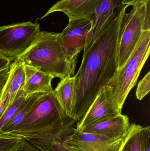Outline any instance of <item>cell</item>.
Wrapping results in <instances>:
<instances>
[{"mask_svg": "<svg viewBox=\"0 0 150 151\" xmlns=\"http://www.w3.org/2000/svg\"><path fill=\"white\" fill-rule=\"evenodd\" d=\"M127 5L119 10L108 26L83 50L81 66L74 79V101L70 119L79 121L117 70L120 29Z\"/></svg>", "mask_w": 150, "mask_h": 151, "instance_id": "cell-1", "label": "cell"}, {"mask_svg": "<svg viewBox=\"0 0 150 151\" xmlns=\"http://www.w3.org/2000/svg\"><path fill=\"white\" fill-rule=\"evenodd\" d=\"M17 60L54 78L63 79L75 74L76 65L66 57L60 33L41 31L32 46Z\"/></svg>", "mask_w": 150, "mask_h": 151, "instance_id": "cell-2", "label": "cell"}, {"mask_svg": "<svg viewBox=\"0 0 150 151\" xmlns=\"http://www.w3.org/2000/svg\"><path fill=\"white\" fill-rule=\"evenodd\" d=\"M66 118L53 90L41 94L24 119L7 136L29 138L61 125Z\"/></svg>", "mask_w": 150, "mask_h": 151, "instance_id": "cell-3", "label": "cell"}, {"mask_svg": "<svg viewBox=\"0 0 150 151\" xmlns=\"http://www.w3.org/2000/svg\"><path fill=\"white\" fill-rule=\"evenodd\" d=\"M150 49V29L143 30L136 47L124 65L116 70L108 83L121 110L129 93L136 84L149 55Z\"/></svg>", "mask_w": 150, "mask_h": 151, "instance_id": "cell-4", "label": "cell"}, {"mask_svg": "<svg viewBox=\"0 0 150 151\" xmlns=\"http://www.w3.org/2000/svg\"><path fill=\"white\" fill-rule=\"evenodd\" d=\"M132 6L129 13H125L120 29L117 70L124 65L136 47L143 30L150 29V1Z\"/></svg>", "mask_w": 150, "mask_h": 151, "instance_id": "cell-5", "label": "cell"}, {"mask_svg": "<svg viewBox=\"0 0 150 151\" xmlns=\"http://www.w3.org/2000/svg\"><path fill=\"white\" fill-rule=\"evenodd\" d=\"M41 31L40 24L31 21L0 26V55L17 60L32 46Z\"/></svg>", "mask_w": 150, "mask_h": 151, "instance_id": "cell-6", "label": "cell"}, {"mask_svg": "<svg viewBox=\"0 0 150 151\" xmlns=\"http://www.w3.org/2000/svg\"><path fill=\"white\" fill-rule=\"evenodd\" d=\"M121 112L112 88L107 85L101 90L84 115L77 123L76 128L81 130L119 116L122 114Z\"/></svg>", "mask_w": 150, "mask_h": 151, "instance_id": "cell-7", "label": "cell"}, {"mask_svg": "<svg viewBox=\"0 0 150 151\" xmlns=\"http://www.w3.org/2000/svg\"><path fill=\"white\" fill-rule=\"evenodd\" d=\"M129 129L124 137L110 139L86 133L75 128L65 137L63 145L68 151H119Z\"/></svg>", "mask_w": 150, "mask_h": 151, "instance_id": "cell-8", "label": "cell"}, {"mask_svg": "<svg viewBox=\"0 0 150 151\" xmlns=\"http://www.w3.org/2000/svg\"><path fill=\"white\" fill-rule=\"evenodd\" d=\"M93 21L85 19H69L68 25L60 33L63 47L70 63L76 65L79 53L84 50Z\"/></svg>", "mask_w": 150, "mask_h": 151, "instance_id": "cell-9", "label": "cell"}, {"mask_svg": "<svg viewBox=\"0 0 150 151\" xmlns=\"http://www.w3.org/2000/svg\"><path fill=\"white\" fill-rule=\"evenodd\" d=\"M75 123L67 118L61 125L25 139L40 151H68L63 146V141L75 128Z\"/></svg>", "mask_w": 150, "mask_h": 151, "instance_id": "cell-10", "label": "cell"}, {"mask_svg": "<svg viewBox=\"0 0 150 151\" xmlns=\"http://www.w3.org/2000/svg\"><path fill=\"white\" fill-rule=\"evenodd\" d=\"M100 0H60L53 5L40 19L60 12L69 19H85L93 22L96 8Z\"/></svg>", "mask_w": 150, "mask_h": 151, "instance_id": "cell-11", "label": "cell"}, {"mask_svg": "<svg viewBox=\"0 0 150 151\" xmlns=\"http://www.w3.org/2000/svg\"><path fill=\"white\" fill-rule=\"evenodd\" d=\"M123 6L121 0H100L95 11L93 25L88 33L84 49L89 47L108 26L118 11Z\"/></svg>", "mask_w": 150, "mask_h": 151, "instance_id": "cell-12", "label": "cell"}, {"mask_svg": "<svg viewBox=\"0 0 150 151\" xmlns=\"http://www.w3.org/2000/svg\"><path fill=\"white\" fill-rule=\"evenodd\" d=\"M130 126L128 116L121 114L80 130L107 139H116L125 137Z\"/></svg>", "mask_w": 150, "mask_h": 151, "instance_id": "cell-13", "label": "cell"}, {"mask_svg": "<svg viewBox=\"0 0 150 151\" xmlns=\"http://www.w3.org/2000/svg\"><path fill=\"white\" fill-rule=\"evenodd\" d=\"M24 64L25 82L23 90L26 96L33 94H45L53 91V77L38 69Z\"/></svg>", "mask_w": 150, "mask_h": 151, "instance_id": "cell-14", "label": "cell"}, {"mask_svg": "<svg viewBox=\"0 0 150 151\" xmlns=\"http://www.w3.org/2000/svg\"><path fill=\"white\" fill-rule=\"evenodd\" d=\"M10 72L9 77L3 93V94H6L7 96L2 114L11 104L18 92L20 90L23 89L24 84V64L23 63L19 60H15L11 65Z\"/></svg>", "mask_w": 150, "mask_h": 151, "instance_id": "cell-15", "label": "cell"}, {"mask_svg": "<svg viewBox=\"0 0 150 151\" xmlns=\"http://www.w3.org/2000/svg\"><path fill=\"white\" fill-rule=\"evenodd\" d=\"M54 94L62 106L67 118L70 119L74 101V79L68 76L61 79L57 87L53 90Z\"/></svg>", "mask_w": 150, "mask_h": 151, "instance_id": "cell-16", "label": "cell"}, {"mask_svg": "<svg viewBox=\"0 0 150 151\" xmlns=\"http://www.w3.org/2000/svg\"><path fill=\"white\" fill-rule=\"evenodd\" d=\"M41 94H31L26 97L13 117L3 126L0 130V136H7L14 131L17 126L24 119Z\"/></svg>", "mask_w": 150, "mask_h": 151, "instance_id": "cell-17", "label": "cell"}, {"mask_svg": "<svg viewBox=\"0 0 150 151\" xmlns=\"http://www.w3.org/2000/svg\"><path fill=\"white\" fill-rule=\"evenodd\" d=\"M142 126L130 124L127 136L119 151H141V129Z\"/></svg>", "mask_w": 150, "mask_h": 151, "instance_id": "cell-18", "label": "cell"}, {"mask_svg": "<svg viewBox=\"0 0 150 151\" xmlns=\"http://www.w3.org/2000/svg\"><path fill=\"white\" fill-rule=\"evenodd\" d=\"M26 97L27 96L23 90H20L18 92L11 104L8 107L0 117V130L3 126L13 117Z\"/></svg>", "mask_w": 150, "mask_h": 151, "instance_id": "cell-19", "label": "cell"}, {"mask_svg": "<svg viewBox=\"0 0 150 151\" xmlns=\"http://www.w3.org/2000/svg\"><path fill=\"white\" fill-rule=\"evenodd\" d=\"M21 137L0 136V151H18Z\"/></svg>", "mask_w": 150, "mask_h": 151, "instance_id": "cell-20", "label": "cell"}, {"mask_svg": "<svg viewBox=\"0 0 150 151\" xmlns=\"http://www.w3.org/2000/svg\"><path fill=\"white\" fill-rule=\"evenodd\" d=\"M150 88V72H149L140 81L137 86L136 91V98L141 100L147 94H149Z\"/></svg>", "mask_w": 150, "mask_h": 151, "instance_id": "cell-21", "label": "cell"}, {"mask_svg": "<svg viewBox=\"0 0 150 151\" xmlns=\"http://www.w3.org/2000/svg\"><path fill=\"white\" fill-rule=\"evenodd\" d=\"M141 134V151H150V127H142Z\"/></svg>", "mask_w": 150, "mask_h": 151, "instance_id": "cell-22", "label": "cell"}, {"mask_svg": "<svg viewBox=\"0 0 150 151\" xmlns=\"http://www.w3.org/2000/svg\"><path fill=\"white\" fill-rule=\"evenodd\" d=\"M10 67L0 72V101L2 98L4 92L6 88V84L8 82L10 73Z\"/></svg>", "mask_w": 150, "mask_h": 151, "instance_id": "cell-23", "label": "cell"}, {"mask_svg": "<svg viewBox=\"0 0 150 151\" xmlns=\"http://www.w3.org/2000/svg\"><path fill=\"white\" fill-rule=\"evenodd\" d=\"M18 151H40L24 138L21 137Z\"/></svg>", "mask_w": 150, "mask_h": 151, "instance_id": "cell-24", "label": "cell"}, {"mask_svg": "<svg viewBox=\"0 0 150 151\" xmlns=\"http://www.w3.org/2000/svg\"><path fill=\"white\" fill-rule=\"evenodd\" d=\"M12 60L0 55V72L10 67Z\"/></svg>", "mask_w": 150, "mask_h": 151, "instance_id": "cell-25", "label": "cell"}, {"mask_svg": "<svg viewBox=\"0 0 150 151\" xmlns=\"http://www.w3.org/2000/svg\"><path fill=\"white\" fill-rule=\"evenodd\" d=\"M150 0H121L122 4L127 6H132L134 4H136L138 3L146 2Z\"/></svg>", "mask_w": 150, "mask_h": 151, "instance_id": "cell-26", "label": "cell"}, {"mask_svg": "<svg viewBox=\"0 0 150 151\" xmlns=\"http://www.w3.org/2000/svg\"><path fill=\"white\" fill-rule=\"evenodd\" d=\"M7 95L6 94H3L2 98L1 101H0V117L1 115L4 105H5L6 99H7Z\"/></svg>", "mask_w": 150, "mask_h": 151, "instance_id": "cell-27", "label": "cell"}]
</instances>
